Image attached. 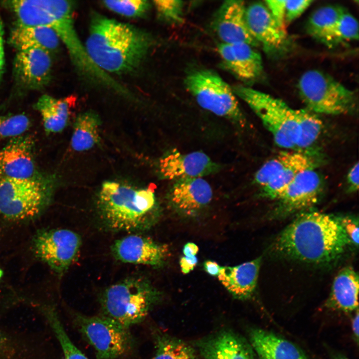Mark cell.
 <instances>
[{
  "instance_id": "1",
  "label": "cell",
  "mask_w": 359,
  "mask_h": 359,
  "mask_svg": "<svg viewBox=\"0 0 359 359\" xmlns=\"http://www.w3.org/2000/svg\"><path fill=\"white\" fill-rule=\"evenodd\" d=\"M352 245L338 216L301 212L276 236L271 251L279 257L315 264L333 263Z\"/></svg>"
},
{
  "instance_id": "2",
  "label": "cell",
  "mask_w": 359,
  "mask_h": 359,
  "mask_svg": "<svg viewBox=\"0 0 359 359\" xmlns=\"http://www.w3.org/2000/svg\"><path fill=\"white\" fill-rule=\"evenodd\" d=\"M85 46L94 63L110 74L136 71L153 44L152 36L134 25L97 12L91 16Z\"/></svg>"
},
{
  "instance_id": "3",
  "label": "cell",
  "mask_w": 359,
  "mask_h": 359,
  "mask_svg": "<svg viewBox=\"0 0 359 359\" xmlns=\"http://www.w3.org/2000/svg\"><path fill=\"white\" fill-rule=\"evenodd\" d=\"M232 89L258 117L278 147L313 150L323 129L322 122L314 113L293 109L280 99L250 87L236 85Z\"/></svg>"
},
{
  "instance_id": "4",
  "label": "cell",
  "mask_w": 359,
  "mask_h": 359,
  "mask_svg": "<svg viewBox=\"0 0 359 359\" xmlns=\"http://www.w3.org/2000/svg\"><path fill=\"white\" fill-rule=\"evenodd\" d=\"M96 205L104 225L113 231H141L148 229L159 216L154 191L115 180L104 182Z\"/></svg>"
},
{
  "instance_id": "5",
  "label": "cell",
  "mask_w": 359,
  "mask_h": 359,
  "mask_svg": "<svg viewBox=\"0 0 359 359\" xmlns=\"http://www.w3.org/2000/svg\"><path fill=\"white\" fill-rule=\"evenodd\" d=\"M159 297L147 280L129 277L104 291L101 297L102 315L129 329L145 319Z\"/></svg>"
},
{
  "instance_id": "6",
  "label": "cell",
  "mask_w": 359,
  "mask_h": 359,
  "mask_svg": "<svg viewBox=\"0 0 359 359\" xmlns=\"http://www.w3.org/2000/svg\"><path fill=\"white\" fill-rule=\"evenodd\" d=\"M54 180L38 176L18 180L0 176V213L11 220L39 215L51 199Z\"/></svg>"
},
{
  "instance_id": "7",
  "label": "cell",
  "mask_w": 359,
  "mask_h": 359,
  "mask_svg": "<svg viewBox=\"0 0 359 359\" xmlns=\"http://www.w3.org/2000/svg\"><path fill=\"white\" fill-rule=\"evenodd\" d=\"M300 98L312 113L329 115L351 113L356 109L355 93L331 76L318 70H310L298 83Z\"/></svg>"
},
{
  "instance_id": "8",
  "label": "cell",
  "mask_w": 359,
  "mask_h": 359,
  "mask_svg": "<svg viewBox=\"0 0 359 359\" xmlns=\"http://www.w3.org/2000/svg\"><path fill=\"white\" fill-rule=\"evenodd\" d=\"M184 86L202 108L243 127L245 119L232 88L216 72L208 69L188 73Z\"/></svg>"
},
{
  "instance_id": "9",
  "label": "cell",
  "mask_w": 359,
  "mask_h": 359,
  "mask_svg": "<svg viewBox=\"0 0 359 359\" xmlns=\"http://www.w3.org/2000/svg\"><path fill=\"white\" fill-rule=\"evenodd\" d=\"M319 156L314 150H287L266 162L254 178L255 183L261 187L260 195L276 199L298 174L318 166Z\"/></svg>"
},
{
  "instance_id": "10",
  "label": "cell",
  "mask_w": 359,
  "mask_h": 359,
  "mask_svg": "<svg viewBox=\"0 0 359 359\" xmlns=\"http://www.w3.org/2000/svg\"><path fill=\"white\" fill-rule=\"evenodd\" d=\"M77 327L96 351L97 359H114L130 350L132 336L127 329L103 316H75Z\"/></svg>"
},
{
  "instance_id": "11",
  "label": "cell",
  "mask_w": 359,
  "mask_h": 359,
  "mask_svg": "<svg viewBox=\"0 0 359 359\" xmlns=\"http://www.w3.org/2000/svg\"><path fill=\"white\" fill-rule=\"evenodd\" d=\"M81 245L80 236L66 229L38 232L33 242L35 255L56 273L66 271L77 255Z\"/></svg>"
},
{
  "instance_id": "12",
  "label": "cell",
  "mask_w": 359,
  "mask_h": 359,
  "mask_svg": "<svg viewBox=\"0 0 359 359\" xmlns=\"http://www.w3.org/2000/svg\"><path fill=\"white\" fill-rule=\"evenodd\" d=\"M323 186L322 178L316 169L300 173L276 199L271 217L282 218L312 206L319 200Z\"/></svg>"
},
{
  "instance_id": "13",
  "label": "cell",
  "mask_w": 359,
  "mask_h": 359,
  "mask_svg": "<svg viewBox=\"0 0 359 359\" xmlns=\"http://www.w3.org/2000/svg\"><path fill=\"white\" fill-rule=\"evenodd\" d=\"M219 169V165L202 152L182 154L175 149L164 155L158 163L160 176L165 180L202 178Z\"/></svg>"
},
{
  "instance_id": "14",
  "label": "cell",
  "mask_w": 359,
  "mask_h": 359,
  "mask_svg": "<svg viewBox=\"0 0 359 359\" xmlns=\"http://www.w3.org/2000/svg\"><path fill=\"white\" fill-rule=\"evenodd\" d=\"M245 19L251 35L266 52L276 54L286 48V31L277 25L264 3L255 2L249 5L246 7Z\"/></svg>"
},
{
  "instance_id": "15",
  "label": "cell",
  "mask_w": 359,
  "mask_h": 359,
  "mask_svg": "<svg viewBox=\"0 0 359 359\" xmlns=\"http://www.w3.org/2000/svg\"><path fill=\"white\" fill-rule=\"evenodd\" d=\"M246 7L242 0H226L215 12L212 27L222 43H244L253 47L259 44L251 35L245 19Z\"/></svg>"
},
{
  "instance_id": "16",
  "label": "cell",
  "mask_w": 359,
  "mask_h": 359,
  "mask_svg": "<svg viewBox=\"0 0 359 359\" xmlns=\"http://www.w3.org/2000/svg\"><path fill=\"white\" fill-rule=\"evenodd\" d=\"M112 252L122 262L159 267L165 263L169 251L166 245L149 237L132 234L115 241Z\"/></svg>"
},
{
  "instance_id": "17",
  "label": "cell",
  "mask_w": 359,
  "mask_h": 359,
  "mask_svg": "<svg viewBox=\"0 0 359 359\" xmlns=\"http://www.w3.org/2000/svg\"><path fill=\"white\" fill-rule=\"evenodd\" d=\"M31 136L21 135L12 138L0 150V176L18 180L37 176Z\"/></svg>"
},
{
  "instance_id": "18",
  "label": "cell",
  "mask_w": 359,
  "mask_h": 359,
  "mask_svg": "<svg viewBox=\"0 0 359 359\" xmlns=\"http://www.w3.org/2000/svg\"><path fill=\"white\" fill-rule=\"evenodd\" d=\"M13 72L16 81L24 88L40 89L50 80L51 54L36 48L17 50L13 62Z\"/></svg>"
},
{
  "instance_id": "19",
  "label": "cell",
  "mask_w": 359,
  "mask_h": 359,
  "mask_svg": "<svg viewBox=\"0 0 359 359\" xmlns=\"http://www.w3.org/2000/svg\"><path fill=\"white\" fill-rule=\"evenodd\" d=\"M212 190L202 178L176 180L168 194V200L173 208L186 216L195 215L209 204Z\"/></svg>"
},
{
  "instance_id": "20",
  "label": "cell",
  "mask_w": 359,
  "mask_h": 359,
  "mask_svg": "<svg viewBox=\"0 0 359 359\" xmlns=\"http://www.w3.org/2000/svg\"><path fill=\"white\" fill-rule=\"evenodd\" d=\"M217 50L224 66L239 80L251 81L262 73V58L254 47L244 43H221L218 45Z\"/></svg>"
},
{
  "instance_id": "21",
  "label": "cell",
  "mask_w": 359,
  "mask_h": 359,
  "mask_svg": "<svg viewBox=\"0 0 359 359\" xmlns=\"http://www.w3.org/2000/svg\"><path fill=\"white\" fill-rule=\"evenodd\" d=\"M197 344L204 359H255L249 345L231 332H220Z\"/></svg>"
},
{
  "instance_id": "22",
  "label": "cell",
  "mask_w": 359,
  "mask_h": 359,
  "mask_svg": "<svg viewBox=\"0 0 359 359\" xmlns=\"http://www.w3.org/2000/svg\"><path fill=\"white\" fill-rule=\"evenodd\" d=\"M261 261L259 257L235 266L221 267L218 278L235 298L246 299L256 288Z\"/></svg>"
},
{
  "instance_id": "23",
  "label": "cell",
  "mask_w": 359,
  "mask_h": 359,
  "mask_svg": "<svg viewBox=\"0 0 359 359\" xmlns=\"http://www.w3.org/2000/svg\"><path fill=\"white\" fill-rule=\"evenodd\" d=\"M251 346L261 359H308L295 344L261 329L250 333Z\"/></svg>"
},
{
  "instance_id": "24",
  "label": "cell",
  "mask_w": 359,
  "mask_h": 359,
  "mask_svg": "<svg viewBox=\"0 0 359 359\" xmlns=\"http://www.w3.org/2000/svg\"><path fill=\"white\" fill-rule=\"evenodd\" d=\"M60 42L55 32L48 27L24 25L17 22L9 36L10 43L17 50L36 48L51 54L58 49Z\"/></svg>"
},
{
  "instance_id": "25",
  "label": "cell",
  "mask_w": 359,
  "mask_h": 359,
  "mask_svg": "<svg viewBox=\"0 0 359 359\" xmlns=\"http://www.w3.org/2000/svg\"><path fill=\"white\" fill-rule=\"evenodd\" d=\"M359 275L351 267H346L336 276L327 302V306L344 312L358 309Z\"/></svg>"
},
{
  "instance_id": "26",
  "label": "cell",
  "mask_w": 359,
  "mask_h": 359,
  "mask_svg": "<svg viewBox=\"0 0 359 359\" xmlns=\"http://www.w3.org/2000/svg\"><path fill=\"white\" fill-rule=\"evenodd\" d=\"M346 11L343 7L334 5L318 8L308 19L307 32L311 37L326 46H333V38L335 26Z\"/></svg>"
},
{
  "instance_id": "27",
  "label": "cell",
  "mask_w": 359,
  "mask_h": 359,
  "mask_svg": "<svg viewBox=\"0 0 359 359\" xmlns=\"http://www.w3.org/2000/svg\"><path fill=\"white\" fill-rule=\"evenodd\" d=\"M69 104L67 99H57L47 94L37 100L35 108L41 116L47 134L60 132L66 127L70 115Z\"/></svg>"
},
{
  "instance_id": "28",
  "label": "cell",
  "mask_w": 359,
  "mask_h": 359,
  "mask_svg": "<svg viewBox=\"0 0 359 359\" xmlns=\"http://www.w3.org/2000/svg\"><path fill=\"white\" fill-rule=\"evenodd\" d=\"M101 120L96 113L87 111L79 114L75 120L71 139L73 150L83 152L99 143Z\"/></svg>"
},
{
  "instance_id": "29",
  "label": "cell",
  "mask_w": 359,
  "mask_h": 359,
  "mask_svg": "<svg viewBox=\"0 0 359 359\" xmlns=\"http://www.w3.org/2000/svg\"><path fill=\"white\" fill-rule=\"evenodd\" d=\"M152 359H197L194 350L183 341L167 335H158Z\"/></svg>"
},
{
  "instance_id": "30",
  "label": "cell",
  "mask_w": 359,
  "mask_h": 359,
  "mask_svg": "<svg viewBox=\"0 0 359 359\" xmlns=\"http://www.w3.org/2000/svg\"><path fill=\"white\" fill-rule=\"evenodd\" d=\"M44 314L61 345L64 359H89L71 342L56 311L48 308L45 311Z\"/></svg>"
},
{
  "instance_id": "31",
  "label": "cell",
  "mask_w": 359,
  "mask_h": 359,
  "mask_svg": "<svg viewBox=\"0 0 359 359\" xmlns=\"http://www.w3.org/2000/svg\"><path fill=\"white\" fill-rule=\"evenodd\" d=\"M102 3L111 11L131 18L144 16L151 7L149 1L145 0H105Z\"/></svg>"
},
{
  "instance_id": "32",
  "label": "cell",
  "mask_w": 359,
  "mask_h": 359,
  "mask_svg": "<svg viewBox=\"0 0 359 359\" xmlns=\"http://www.w3.org/2000/svg\"><path fill=\"white\" fill-rule=\"evenodd\" d=\"M30 126V121L24 114L0 115V140L23 135Z\"/></svg>"
},
{
  "instance_id": "33",
  "label": "cell",
  "mask_w": 359,
  "mask_h": 359,
  "mask_svg": "<svg viewBox=\"0 0 359 359\" xmlns=\"http://www.w3.org/2000/svg\"><path fill=\"white\" fill-rule=\"evenodd\" d=\"M359 39V23L356 18L346 11L339 19L335 28L333 46L341 42Z\"/></svg>"
},
{
  "instance_id": "34",
  "label": "cell",
  "mask_w": 359,
  "mask_h": 359,
  "mask_svg": "<svg viewBox=\"0 0 359 359\" xmlns=\"http://www.w3.org/2000/svg\"><path fill=\"white\" fill-rule=\"evenodd\" d=\"M153 4L159 15L164 20L176 23L182 21V1L155 0L153 1Z\"/></svg>"
},
{
  "instance_id": "35",
  "label": "cell",
  "mask_w": 359,
  "mask_h": 359,
  "mask_svg": "<svg viewBox=\"0 0 359 359\" xmlns=\"http://www.w3.org/2000/svg\"><path fill=\"white\" fill-rule=\"evenodd\" d=\"M313 2L312 0H286L285 16L286 26L300 16Z\"/></svg>"
},
{
  "instance_id": "36",
  "label": "cell",
  "mask_w": 359,
  "mask_h": 359,
  "mask_svg": "<svg viewBox=\"0 0 359 359\" xmlns=\"http://www.w3.org/2000/svg\"><path fill=\"white\" fill-rule=\"evenodd\" d=\"M286 0H267L264 4L277 25L286 31L285 23Z\"/></svg>"
},
{
  "instance_id": "37",
  "label": "cell",
  "mask_w": 359,
  "mask_h": 359,
  "mask_svg": "<svg viewBox=\"0 0 359 359\" xmlns=\"http://www.w3.org/2000/svg\"><path fill=\"white\" fill-rule=\"evenodd\" d=\"M338 217L352 245L358 247L359 245L358 218L353 216H338Z\"/></svg>"
},
{
  "instance_id": "38",
  "label": "cell",
  "mask_w": 359,
  "mask_h": 359,
  "mask_svg": "<svg viewBox=\"0 0 359 359\" xmlns=\"http://www.w3.org/2000/svg\"><path fill=\"white\" fill-rule=\"evenodd\" d=\"M359 163L355 164L349 170L347 175V183L351 191H356L359 186Z\"/></svg>"
},
{
  "instance_id": "39",
  "label": "cell",
  "mask_w": 359,
  "mask_h": 359,
  "mask_svg": "<svg viewBox=\"0 0 359 359\" xmlns=\"http://www.w3.org/2000/svg\"><path fill=\"white\" fill-rule=\"evenodd\" d=\"M197 263V258L195 256H183L180 261L182 272L187 274L195 267Z\"/></svg>"
},
{
  "instance_id": "40",
  "label": "cell",
  "mask_w": 359,
  "mask_h": 359,
  "mask_svg": "<svg viewBox=\"0 0 359 359\" xmlns=\"http://www.w3.org/2000/svg\"><path fill=\"white\" fill-rule=\"evenodd\" d=\"M4 67V51L3 44V26L0 16V82L2 79Z\"/></svg>"
},
{
  "instance_id": "41",
  "label": "cell",
  "mask_w": 359,
  "mask_h": 359,
  "mask_svg": "<svg viewBox=\"0 0 359 359\" xmlns=\"http://www.w3.org/2000/svg\"><path fill=\"white\" fill-rule=\"evenodd\" d=\"M205 271L210 275L218 276L220 273L221 267L216 262L206 260L203 263Z\"/></svg>"
},
{
  "instance_id": "42",
  "label": "cell",
  "mask_w": 359,
  "mask_h": 359,
  "mask_svg": "<svg viewBox=\"0 0 359 359\" xmlns=\"http://www.w3.org/2000/svg\"><path fill=\"white\" fill-rule=\"evenodd\" d=\"M198 251V246L192 242L186 243L183 248V253L185 256H195Z\"/></svg>"
},
{
  "instance_id": "43",
  "label": "cell",
  "mask_w": 359,
  "mask_h": 359,
  "mask_svg": "<svg viewBox=\"0 0 359 359\" xmlns=\"http://www.w3.org/2000/svg\"><path fill=\"white\" fill-rule=\"evenodd\" d=\"M9 346L8 340L6 336L0 330V354L5 353Z\"/></svg>"
},
{
  "instance_id": "44",
  "label": "cell",
  "mask_w": 359,
  "mask_h": 359,
  "mask_svg": "<svg viewBox=\"0 0 359 359\" xmlns=\"http://www.w3.org/2000/svg\"><path fill=\"white\" fill-rule=\"evenodd\" d=\"M353 330L355 335L358 340L359 337V312L358 309H357V314L353 321Z\"/></svg>"
}]
</instances>
